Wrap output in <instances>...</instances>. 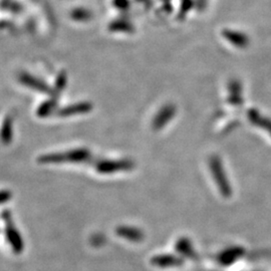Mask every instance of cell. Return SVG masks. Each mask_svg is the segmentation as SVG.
Returning a JSON list of instances; mask_svg holds the SVG:
<instances>
[{"instance_id":"obj_3","label":"cell","mask_w":271,"mask_h":271,"mask_svg":"<svg viewBox=\"0 0 271 271\" xmlns=\"http://www.w3.org/2000/svg\"><path fill=\"white\" fill-rule=\"evenodd\" d=\"M131 164L129 162L125 161H109L104 160L100 161L95 164V169L101 174H112L119 171L128 170L131 167Z\"/></svg>"},{"instance_id":"obj_5","label":"cell","mask_w":271,"mask_h":271,"mask_svg":"<svg viewBox=\"0 0 271 271\" xmlns=\"http://www.w3.org/2000/svg\"><path fill=\"white\" fill-rule=\"evenodd\" d=\"M21 82L23 83V85L28 86L31 89L40 90V91H43V92H48L49 91L48 87L45 85L44 82H41L40 80H37V79L27 74V73H23L21 75Z\"/></svg>"},{"instance_id":"obj_9","label":"cell","mask_w":271,"mask_h":271,"mask_svg":"<svg viewBox=\"0 0 271 271\" xmlns=\"http://www.w3.org/2000/svg\"><path fill=\"white\" fill-rule=\"evenodd\" d=\"M12 197V193L8 190H1L0 191V204L8 202Z\"/></svg>"},{"instance_id":"obj_6","label":"cell","mask_w":271,"mask_h":271,"mask_svg":"<svg viewBox=\"0 0 271 271\" xmlns=\"http://www.w3.org/2000/svg\"><path fill=\"white\" fill-rule=\"evenodd\" d=\"M91 105L88 103H83V104H78L73 106H69L68 108L63 109L59 114L62 117L66 115H72V114H79V113H89L91 110Z\"/></svg>"},{"instance_id":"obj_1","label":"cell","mask_w":271,"mask_h":271,"mask_svg":"<svg viewBox=\"0 0 271 271\" xmlns=\"http://www.w3.org/2000/svg\"><path fill=\"white\" fill-rule=\"evenodd\" d=\"M1 219L5 223L4 233L6 240L12 251L15 254H21L24 250V242H23V236L20 233L18 229L15 227V224L12 219L11 212L9 210H3L1 212Z\"/></svg>"},{"instance_id":"obj_11","label":"cell","mask_w":271,"mask_h":271,"mask_svg":"<svg viewBox=\"0 0 271 271\" xmlns=\"http://www.w3.org/2000/svg\"><path fill=\"white\" fill-rule=\"evenodd\" d=\"M66 82H67V79L64 74H62L59 80L56 81V85H55V89L56 90H63L65 88V85H66Z\"/></svg>"},{"instance_id":"obj_10","label":"cell","mask_w":271,"mask_h":271,"mask_svg":"<svg viewBox=\"0 0 271 271\" xmlns=\"http://www.w3.org/2000/svg\"><path fill=\"white\" fill-rule=\"evenodd\" d=\"M73 18L78 20V21H82V20H87L90 17V14L88 12H86L85 10H80V11H75L72 15Z\"/></svg>"},{"instance_id":"obj_2","label":"cell","mask_w":271,"mask_h":271,"mask_svg":"<svg viewBox=\"0 0 271 271\" xmlns=\"http://www.w3.org/2000/svg\"><path fill=\"white\" fill-rule=\"evenodd\" d=\"M90 157V153L88 150L80 149L70 151L68 153L60 154H48L42 156L38 159L41 163L44 164H56V163H82L87 161Z\"/></svg>"},{"instance_id":"obj_4","label":"cell","mask_w":271,"mask_h":271,"mask_svg":"<svg viewBox=\"0 0 271 271\" xmlns=\"http://www.w3.org/2000/svg\"><path fill=\"white\" fill-rule=\"evenodd\" d=\"M117 234L120 237L126 238L131 241H140L143 238V235L140 230H137L133 227H127V226H120L115 230Z\"/></svg>"},{"instance_id":"obj_7","label":"cell","mask_w":271,"mask_h":271,"mask_svg":"<svg viewBox=\"0 0 271 271\" xmlns=\"http://www.w3.org/2000/svg\"><path fill=\"white\" fill-rule=\"evenodd\" d=\"M12 139V121L11 118H6L0 130V140L3 144L7 145Z\"/></svg>"},{"instance_id":"obj_8","label":"cell","mask_w":271,"mask_h":271,"mask_svg":"<svg viewBox=\"0 0 271 271\" xmlns=\"http://www.w3.org/2000/svg\"><path fill=\"white\" fill-rule=\"evenodd\" d=\"M55 106V103L53 102H46L44 105H42L38 109V115L41 117H45L47 115L48 113H50L53 110V107Z\"/></svg>"}]
</instances>
